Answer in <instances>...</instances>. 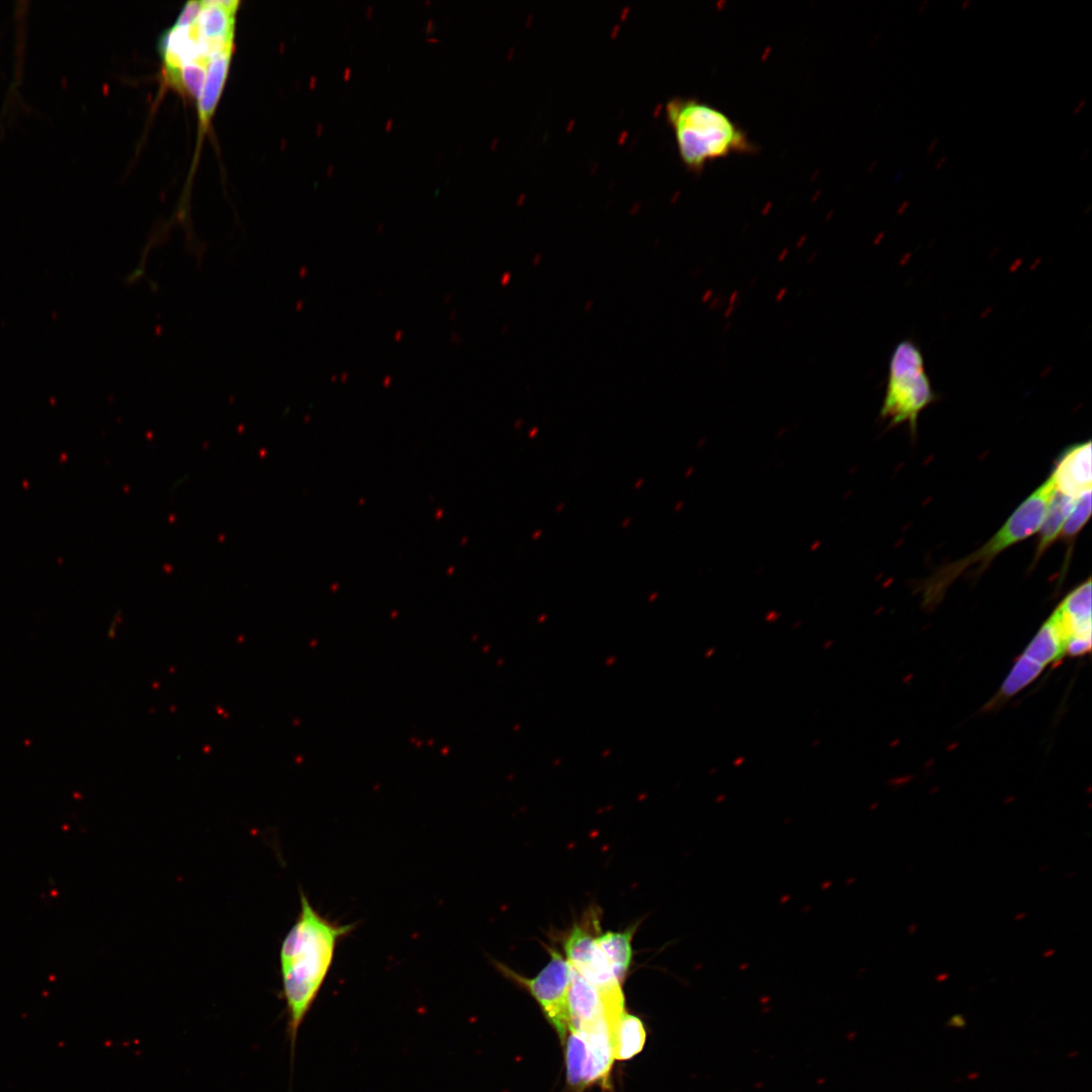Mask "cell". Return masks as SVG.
<instances>
[{"label":"cell","instance_id":"obj_1","mask_svg":"<svg viewBox=\"0 0 1092 1092\" xmlns=\"http://www.w3.org/2000/svg\"><path fill=\"white\" fill-rule=\"evenodd\" d=\"M321 915L300 891V911L279 950L287 1031L292 1051L298 1030L332 968L338 943L354 928Z\"/></svg>","mask_w":1092,"mask_h":1092},{"label":"cell","instance_id":"obj_2","mask_svg":"<svg viewBox=\"0 0 1092 1092\" xmlns=\"http://www.w3.org/2000/svg\"><path fill=\"white\" fill-rule=\"evenodd\" d=\"M685 168L695 174L714 161L754 154L758 147L726 113L697 98L674 97L664 106Z\"/></svg>","mask_w":1092,"mask_h":1092},{"label":"cell","instance_id":"obj_3","mask_svg":"<svg viewBox=\"0 0 1092 1092\" xmlns=\"http://www.w3.org/2000/svg\"><path fill=\"white\" fill-rule=\"evenodd\" d=\"M1054 492L1055 485L1050 476L1017 507L987 543L970 555L938 568L924 580L921 584L923 607L932 611L958 577L970 569H973L971 574H981L1001 552L1036 533Z\"/></svg>","mask_w":1092,"mask_h":1092},{"label":"cell","instance_id":"obj_4","mask_svg":"<svg viewBox=\"0 0 1092 1092\" xmlns=\"http://www.w3.org/2000/svg\"><path fill=\"white\" fill-rule=\"evenodd\" d=\"M936 399L921 350L911 340L900 342L890 359L882 419L891 427L907 423L915 436L920 413Z\"/></svg>","mask_w":1092,"mask_h":1092},{"label":"cell","instance_id":"obj_5","mask_svg":"<svg viewBox=\"0 0 1092 1092\" xmlns=\"http://www.w3.org/2000/svg\"><path fill=\"white\" fill-rule=\"evenodd\" d=\"M566 960L587 983L600 993L606 1008V1018L613 1028L625 1011L622 984L600 948L588 927L574 924L564 940Z\"/></svg>","mask_w":1092,"mask_h":1092},{"label":"cell","instance_id":"obj_6","mask_svg":"<svg viewBox=\"0 0 1092 1092\" xmlns=\"http://www.w3.org/2000/svg\"><path fill=\"white\" fill-rule=\"evenodd\" d=\"M550 960L533 978H525L507 966L496 963L506 977L524 986L541 1006L551 1025L564 1041L569 1030L568 991L571 966L557 950L549 949Z\"/></svg>","mask_w":1092,"mask_h":1092},{"label":"cell","instance_id":"obj_7","mask_svg":"<svg viewBox=\"0 0 1092 1092\" xmlns=\"http://www.w3.org/2000/svg\"><path fill=\"white\" fill-rule=\"evenodd\" d=\"M1091 462L1090 441L1069 448L1051 474L1055 489L1074 498L1091 489Z\"/></svg>","mask_w":1092,"mask_h":1092},{"label":"cell","instance_id":"obj_8","mask_svg":"<svg viewBox=\"0 0 1092 1092\" xmlns=\"http://www.w3.org/2000/svg\"><path fill=\"white\" fill-rule=\"evenodd\" d=\"M567 1003L569 1029L583 1031L603 1019L607 1020L605 1004L600 993L572 967Z\"/></svg>","mask_w":1092,"mask_h":1092},{"label":"cell","instance_id":"obj_9","mask_svg":"<svg viewBox=\"0 0 1092 1092\" xmlns=\"http://www.w3.org/2000/svg\"><path fill=\"white\" fill-rule=\"evenodd\" d=\"M581 1032L586 1040L583 1086L606 1081L615 1060L609 1024L603 1019Z\"/></svg>","mask_w":1092,"mask_h":1092},{"label":"cell","instance_id":"obj_10","mask_svg":"<svg viewBox=\"0 0 1092 1092\" xmlns=\"http://www.w3.org/2000/svg\"><path fill=\"white\" fill-rule=\"evenodd\" d=\"M1068 641L1073 637H1091V580L1073 589L1056 609Z\"/></svg>","mask_w":1092,"mask_h":1092},{"label":"cell","instance_id":"obj_11","mask_svg":"<svg viewBox=\"0 0 1092 1092\" xmlns=\"http://www.w3.org/2000/svg\"><path fill=\"white\" fill-rule=\"evenodd\" d=\"M1067 639L1053 613L1039 628L1033 639L1023 651V655L1046 667L1059 662L1065 654Z\"/></svg>","mask_w":1092,"mask_h":1092},{"label":"cell","instance_id":"obj_12","mask_svg":"<svg viewBox=\"0 0 1092 1092\" xmlns=\"http://www.w3.org/2000/svg\"><path fill=\"white\" fill-rule=\"evenodd\" d=\"M234 51L212 57L207 65L205 82L197 101L199 121L206 127L217 105L228 76Z\"/></svg>","mask_w":1092,"mask_h":1092},{"label":"cell","instance_id":"obj_13","mask_svg":"<svg viewBox=\"0 0 1092 1092\" xmlns=\"http://www.w3.org/2000/svg\"><path fill=\"white\" fill-rule=\"evenodd\" d=\"M239 1H202L195 20L198 32L206 38L234 37L235 16Z\"/></svg>","mask_w":1092,"mask_h":1092},{"label":"cell","instance_id":"obj_14","mask_svg":"<svg viewBox=\"0 0 1092 1092\" xmlns=\"http://www.w3.org/2000/svg\"><path fill=\"white\" fill-rule=\"evenodd\" d=\"M1074 497L1055 489L1041 524L1037 530L1038 540L1033 557L1034 565L1060 536L1062 528L1073 508Z\"/></svg>","mask_w":1092,"mask_h":1092},{"label":"cell","instance_id":"obj_15","mask_svg":"<svg viewBox=\"0 0 1092 1092\" xmlns=\"http://www.w3.org/2000/svg\"><path fill=\"white\" fill-rule=\"evenodd\" d=\"M634 932L635 928L630 927L625 931H607L596 936L597 943L621 984L632 962V938Z\"/></svg>","mask_w":1092,"mask_h":1092},{"label":"cell","instance_id":"obj_16","mask_svg":"<svg viewBox=\"0 0 1092 1092\" xmlns=\"http://www.w3.org/2000/svg\"><path fill=\"white\" fill-rule=\"evenodd\" d=\"M614 1059L625 1061L639 1054L646 1040L642 1021L624 1012L611 1032Z\"/></svg>","mask_w":1092,"mask_h":1092},{"label":"cell","instance_id":"obj_17","mask_svg":"<svg viewBox=\"0 0 1092 1092\" xmlns=\"http://www.w3.org/2000/svg\"><path fill=\"white\" fill-rule=\"evenodd\" d=\"M1045 667L1021 654L998 690L997 694L987 704V710H993L1001 706L1010 698L1021 692L1034 681Z\"/></svg>","mask_w":1092,"mask_h":1092},{"label":"cell","instance_id":"obj_18","mask_svg":"<svg viewBox=\"0 0 1092 1092\" xmlns=\"http://www.w3.org/2000/svg\"><path fill=\"white\" fill-rule=\"evenodd\" d=\"M566 1041V1076L573 1088L583 1087L586 1040L583 1032L570 1028Z\"/></svg>","mask_w":1092,"mask_h":1092},{"label":"cell","instance_id":"obj_19","mask_svg":"<svg viewBox=\"0 0 1092 1092\" xmlns=\"http://www.w3.org/2000/svg\"><path fill=\"white\" fill-rule=\"evenodd\" d=\"M208 63L205 61L188 63L165 80L169 85L184 91L198 101L205 82Z\"/></svg>","mask_w":1092,"mask_h":1092},{"label":"cell","instance_id":"obj_20","mask_svg":"<svg viewBox=\"0 0 1092 1092\" xmlns=\"http://www.w3.org/2000/svg\"><path fill=\"white\" fill-rule=\"evenodd\" d=\"M1091 489L1075 497L1073 508L1062 528L1060 537L1067 544H1073L1076 536L1085 526L1091 515Z\"/></svg>","mask_w":1092,"mask_h":1092},{"label":"cell","instance_id":"obj_21","mask_svg":"<svg viewBox=\"0 0 1092 1092\" xmlns=\"http://www.w3.org/2000/svg\"><path fill=\"white\" fill-rule=\"evenodd\" d=\"M201 7H202V1H189V2H187L184 5V7L182 8V10L180 11V13L178 14V17H177L176 21L174 22V25L186 26V25H189V24L193 23L196 20L199 12L201 10Z\"/></svg>","mask_w":1092,"mask_h":1092},{"label":"cell","instance_id":"obj_22","mask_svg":"<svg viewBox=\"0 0 1092 1092\" xmlns=\"http://www.w3.org/2000/svg\"><path fill=\"white\" fill-rule=\"evenodd\" d=\"M950 1027L964 1028L966 1025V1019L961 1014L953 1015L946 1023Z\"/></svg>","mask_w":1092,"mask_h":1092},{"label":"cell","instance_id":"obj_23","mask_svg":"<svg viewBox=\"0 0 1092 1092\" xmlns=\"http://www.w3.org/2000/svg\"><path fill=\"white\" fill-rule=\"evenodd\" d=\"M436 29H437V26L435 24L434 19L429 18L422 30L429 33V32H433Z\"/></svg>","mask_w":1092,"mask_h":1092},{"label":"cell","instance_id":"obj_24","mask_svg":"<svg viewBox=\"0 0 1092 1092\" xmlns=\"http://www.w3.org/2000/svg\"><path fill=\"white\" fill-rule=\"evenodd\" d=\"M1086 102H1087V100H1086V99H1082V100H1081V101H1080V102L1078 103V105H1076V107H1075V108L1073 109V114H1074V115H1077V114H1079V113L1081 112V110H1082V109H1083V108L1085 107V104H1086Z\"/></svg>","mask_w":1092,"mask_h":1092},{"label":"cell","instance_id":"obj_25","mask_svg":"<svg viewBox=\"0 0 1092 1092\" xmlns=\"http://www.w3.org/2000/svg\"><path fill=\"white\" fill-rule=\"evenodd\" d=\"M351 75H352V68L350 66H346L344 68V70H343L342 78L344 80L348 81L351 78Z\"/></svg>","mask_w":1092,"mask_h":1092},{"label":"cell","instance_id":"obj_26","mask_svg":"<svg viewBox=\"0 0 1092 1092\" xmlns=\"http://www.w3.org/2000/svg\"><path fill=\"white\" fill-rule=\"evenodd\" d=\"M938 143H939V138H935V139H934V140H933V141H932V142H931V143L929 144V146H928V148H927V151H926V154H927V155H929L930 153H932V152H933V151L935 150V148L937 147Z\"/></svg>","mask_w":1092,"mask_h":1092},{"label":"cell","instance_id":"obj_27","mask_svg":"<svg viewBox=\"0 0 1092 1092\" xmlns=\"http://www.w3.org/2000/svg\"><path fill=\"white\" fill-rule=\"evenodd\" d=\"M946 160H947V156H945V155H944V156H942V157H941V158H940V159H939V160L937 161V163L935 164V169H936V170H939V169H940V168H941V167H942V166H943V165L945 164Z\"/></svg>","mask_w":1092,"mask_h":1092},{"label":"cell","instance_id":"obj_28","mask_svg":"<svg viewBox=\"0 0 1092 1092\" xmlns=\"http://www.w3.org/2000/svg\"><path fill=\"white\" fill-rule=\"evenodd\" d=\"M917 929H918V924L917 923H911L907 927V933L908 934H914L917 931Z\"/></svg>","mask_w":1092,"mask_h":1092},{"label":"cell","instance_id":"obj_29","mask_svg":"<svg viewBox=\"0 0 1092 1092\" xmlns=\"http://www.w3.org/2000/svg\"><path fill=\"white\" fill-rule=\"evenodd\" d=\"M373 10H374V7H373V5H372V4H369V5H367V7H366V9H365V16H366L367 18H370V17H371V15H372V13H373Z\"/></svg>","mask_w":1092,"mask_h":1092},{"label":"cell","instance_id":"obj_30","mask_svg":"<svg viewBox=\"0 0 1092 1092\" xmlns=\"http://www.w3.org/2000/svg\"><path fill=\"white\" fill-rule=\"evenodd\" d=\"M392 124H393V119L392 118L386 119V121L384 122L385 130H387V131L390 130L391 127H392Z\"/></svg>","mask_w":1092,"mask_h":1092},{"label":"cell","instance_id":"obj_31","mask_svg":"<svg viewBox=\"0 0 1092 1092\" xmlns=\"http://www.w3.org/2000/svg\"><path fill=\"white\" fill-rule=\"evenodd\" d=\"M334 169H335L334 165H333V164H329V165L327 166V168H326V174H327L328 176H332V175H333V173H334Z\"/></svg>","mask_w":1092,"mask_h":1092},{"label":"cell","instance_id":"obj_32","mask_svg":"<svg viewBox=\"0 0 1092 1092\" xmlns=\"http://www.w3.org/2000/svg\"><path fill=\"white\" fill-rule=\"evenodd\" d=\"M323 130H324V124L322 122H317L316 126H315L316 134L320 135L323 132Z\"/></svg>","mask_w":1092,"mask_h":1092},{"label":"cell","instance_id":"obj_33","mask_svg":"<svg viewBox=\"0 0 1092 1092\" xmlns=\"http://www.w3.org/2000/svg\"><path fill=\"white\" fill-rule=\"evenodd\" d=\"M972 4L971 0H965L961 3V9L965 10Z\"/></svg>","mask_w":1092,"mask_h":1092},{"label":"cell","instance_id":"obj_34","mask_svg":"<svg viewBox=\"0 0 1092 1092\" xmlns=\"http://www.w3.org/2000/svg\"><path fill=\"white\" fill-rule=\"evenodd\" d=\"M927 4H928V0H924V1H923V2H922V3L920 4V5H919V9H918V13H919V14H921V13H922V12H923V11L925 10V6H926Z\"/></svg>","mask_w":1092,"mask_h":1092},{"label":"cell","instance_id":"obj_35","mask_svg":"<svg viewBox=\"0 0 1092 1092\" xmlns=\"http://www.w3.org/2000/svg\"><path fill=\"white\" fill-rule=\"evenodd\" d=\"M315 84H316V77L314 75H311L310 78H309V86H310V88H313L315 86Z\"/></svg>","mask_w":1092,"mask_h":1092},{"label":"cell","instance_id":"obj_36","mask_svg":"<svg viewBox=\"0 0 1092 1092\" xmlns=\"http://www.w3.org/2000/svg\"><path fill=\"white\" fill-rule=\"evenodd\" d=\"M1054 954H1055V949H1052V948H1050V949H1049L1048 951H1044V952L1042 953V956H1043L1044 958H1050V957H1052V956H1054Z\"/></svg>","mask_w":1092,"mask_h":1092},{"label":"cell","instance_id":"obj_37","mask_svg":"<svg viewBox=\"0 0 1092 1092\" xmlns=\"http://www.w3.org/2000/svg\"><path fill=\"white\" fill-rule=\"evenodd\" d=\"M426 40H428L430 42H438V41H440V38L439 37H433V36H427Z\"/></svg>","mask_w":1092,"mask_h":1092},{"label":"cell","instance_id":"obj_38","mask_svg":"<svg viewBox=\"0 0 1092 1092\" xmlns=\"http://www.w3.org/2000/svg\"><path fill=\"white\" fill-rule=\"evenodd\" d=\"M1089 153H1090V149H1087V150L1085 151V153L1083 152V153H1082V155H1081V157H1080V159H1079V161H1080V162H1082V161H1083V159H1085V158H1086V157H1087V156L1089 155Z\"/></svg>","mask_w":1092,"mask_h":1092},{"label":"cell","instance_id":"obj_39","mask_svg":"<svg viewBox=\"0 0 1092 1092\" xmlns=\"http://www.w3.org/2000/svg\"><path fill=\"white\" fill-rule=\"evenodd\" d=\"M947 977H948V975H947L946 973H943L942 975H939V976H937V977H936V980H937V981H943V980H945V979H946Z\"/></svg>","mask_w":1092,"mask_h":1092},{"label":"cell","instance_id":"obj_40","mask_svg":"<svg viewBox=\"0 0 1092 1092\" xmlns=\"http://www.w3.org/2000/svg\"><path fill=\"white\" fill-rule=\"evenodd\" d=\"M1022 917H1025V913H1020V915H1019V914H1017V915L1015 916V919H1016V920H1018V919H1021Z\"/></svg>","mask_w":1092,"mask_h":1092},{"label":"cell","instance_id":"obj_41","mask_svg":"<svg viewBox=\"0 0 1092 1092\" xmlns=\"http://www.w3.org/2000/svg\"><path fill=\"white\" fill-rule=\"evenodd\" d=\"M424 3L430 5L432 3V0H424Z\"/></svg>","mask_w":1092,"mask_h":1092},{"label":"cell","instance_id":"obj_42","mask_svg":"<svg viewBox=\"0 0 1092 1092\" xmlns=\"http://www.w3.org/2000/svg\"><path fill=\"white\" fill-rule=\"evenodd\" d=\"M441 158H442V154H440V155L438 156V158H437V161L439 162V161L441 160Z\"/></svg>","mask_w":1092,"mask_h":1092}]
</instances>
